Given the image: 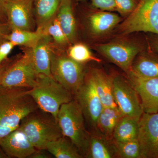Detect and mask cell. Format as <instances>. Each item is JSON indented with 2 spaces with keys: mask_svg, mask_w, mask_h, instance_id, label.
<instances>
[{
  "mask_svg": "<svg viewBox=\"0 0 158 158\" xmlns=\"http://www.w3.org/2000/svg\"><path fill=\"white\" fill-rule=\"evenodd\" d=\"M100 53L127 73L140 49L135 44L124 42L111 43L96 47Z\"/></svg>",
  "mask_w": 158,
  "mask_h": 158,
  "instance_id": "cell-13",
  "label": "cell"
},
{
  "mask_svg": "<svg viewBox=\"0 0 158 158\" xmlns=\"http://www.w3.org/2000/svg\"><path fill=\"white\" fill-rule=\"evenodd\" d=\"M123 116L118 107H103L98 119L96 127L109 140L113 138L114 130Z\"/></svg>",
  "mask_w": 158,
  "mask_h": 158,
  "instance_id": "cell-20",
  "label": "cell"
},
{
  "mask_svg": "<svg viewBox=\"0 0 158 158\" xmlns=\"http://www.w3.org/2000/svg\"><path fill=\"white\" fill-rule=\"evenodd\" d=\"M62 0H34V14L36 29L45 30L56 17Z\"/></svg>",
  "mask_w": 158,
  "mask_h": 158,
  "instance_id": "cell-16",
  "label": "cell"
},
{
  "mask_svg": "<svg viewBox=\"0 0 158 158\" xmlns=\"http://www.w3.org/2000/svg\"><path fill=\"white\" fill-rule=\"evenodd\" d=\"M127 73L141 100L144 113H158V78L142 77L131 70Z\"/></svg>",
  "mask_w": 158,
  "mask_h": 158,
  "instance_id": "cell-12",
  "label": "cell"
},
{
  "mask_svg": "<svg viewBox=\"0 0 158 158\" xmlns=\"http://www.w3.org/2000/svg\"><path fill=\"white\" fill-rule=\"evenodd\" d=\"M153 46L155 49L158 52V40H156L154 43Z\"/></svg>",
  "mask_w": 158,
  "mask_h": 158,
  "instance_id": "cell-37",
  "label": "cell"
},
{
  "mask_svg": "<svg viewBox=\"0 0 158 158\" xmlns=\"http://www.w3.org/2000/svg\"><path fill=\"white\" fill-rule=\"evenodd\" d=\"M51 72L52 77L73 95L84 83L85 74L83 64L74 61L62 52L53 51L52 48Z\"/></svg>",
  "mask_w": 158,
  "mask_h": 158,
  "instance_id": "cell-5",
  "label": "cell"
},
{
  "mask_svg": "<svg viewBox=\"0 0 158 158\" xmlns=\"http://www.w3.org/2000/svg\"><path fill=\"white\" fill-rule=\"evenodd\" d=\"M119 29L123 34L144 32L158 35V0H140Z\"/></svg>",
  "mask_w": 158,
  "mask_h": 158,
  "instance_id": "cell-6",
  "label": "cell"
},
{
  "mask_svg": "<svg viewBox=\"0 0 158 158\" xmlns=\"http://www.w3.org/2000/svg\"><path fill=\"white\" fill-rule=\"evenodd\" d=\"M11 31L8 23L0 21V45L6 41V37Z\"/></svg>",
  "mask_w": 158,
  "mask_h": 158,
  "instance_id": "cell-32",
  "label": "cell"
},
{
  "mask_svg": "<svg viewBox=\"0 0 158 158\" xmlns=\"http://www.w3.org/2000/svg\"><path fill=\"white\" fill-rule=\"evenodd\" d=\"M0 147L9 157L29 158L36 150L19 127L1 139Z\"/></svg>",
  "mask_w": 158,
  "mask_h": 158,
  "instance_id": "cell-14",
  "label": "cell"
},
{
  "mask_svg": "<svg viewBox=\"0 0 158 158\" xmlns=\"http://www.w3.org/2000/svg\"><path fill=\"white\" fill-rule=\"evenodd\" d=\"M56 17L69 43H73L76 40L77 26L72 0H62Z\"/></svg>",
  "mask_w": 158,
  "mask_h": 158,
  "instance_id": "cell-18",
  "label": "cell"
},
{
  "mask_svg": "<svg viewBox=\"0 0 158 158\" xmlns=\"http://www.w3.org/2000/svg\"><path fill=\"white\" fill-rule=\"evenodd\" d=\"M93 79L99 97L103 107H117L113 93V78L101 69H92L90 72Z\"/></svg>",
  "mask_w": 158,
  "mask_h": 158,
  "instance_id": "cell-17",
  "label": "cell"
},
{
  "mask_svg": "<svg viewBox=\"0 0 158 158\" xmlns=\"http://www.w3.org/2000/svg\"><path fill=\"white\" fill-rule=\"evenodd\" d=\"M93 8L102 11H116L114 0H90Z\"/></svg>",
  "mask_w": 158,
  "mask_h": 158,
  "instance_id": "cell-30",
  "label": "cell"
},
{
  "mask_svg": "<svg viewBox=\"0 0 158 158\" xmlns=\"http://www.w3.org/2000/svg\"><path fill=\"white\" fill-rule=\"evenodd\" d=\"M67 55L74 61L81 64L90 61L99 62L101 61L94 56L88 47L82 43L75 44L71 46L67 51Z\"/></svg>",
  "mask_w": 158,
  "mask_h": 158,
  "instance_id": "cell-26",
  "label": "cell"
},
{
  "mask_svg": "<svg viewBox=\"0 0 158 158\" xmlns=\"http://www.w3.org/2000/svg\"><path fill=\"white\" fill-rule=\"evenodd\" d=\"M28 93L40 110L52 115L57 121L61 106L73 100V96L52 77L44 74L37 75L35 85L29 88Z\"/></svg>",
  "mask_w": 158,
  "mask_h": 158,
  "instance_id": "cell-2",
  "label": "cell"
},
{
  "mask_svg": "<svg viewBox=\"0 0 158 158\" xmlns=\"http://www.w3.org/2000/svg\"><path fill=\"white\" fill-rule=\"evenodd\" d=\"M45 32L37 28L34 31L12 29L6 37V41H10L15 46L32 48Z\"/></svg>",
  "mask_w": 158,
  "mask_h": 158,
  "instance_id": "cell-24",
  "label": "cell"
},
{
  "mask_svg": "<svg viewBox=\"0 0 158 158\" xmlns=\"http://www.w3.org/2000/svg\"><path fill=\"white\" fill-rule=\"evenodd\" d=\"M28 88L0 85V140L19 127L23 118L38 109Z\"/></svg>",
  "mask_w": 158,
  "mask_h": 158,
  "instance_id": "cell-1",
  "label": "cell"
},
{
  "mask_svg": "<svg viewBox=\"0 0 158 158\" xmlns=\"http://www.w3.org/2000/svg\"><path fill=\"white\" fill-rule=\"evenodd\" d=\"M75 96L84 116L92 126L96 127L98 119L103 106L90 72L85 75L84 83Z\"/></svg>",
  "mask_w": 158,
  "mask_h": 158,
  "instance_id": "cell-11",
  "label": "cell"
},
{
  "mask_svg": "<svg viewBox=\"0 0 158 158\" xmlns=\"http://www.w3.org/2000/svg\"><path fill=\"white\" fill-rule=\"evenodd\" d=\"M46 150L57 158H81L83 156L70 139L63 135L49 142Z\"/></svg>",
  "mask_w": 158,
  "mask_h": 158,
  "instance_id": "cell-22",
  "label": "cell"
},
{
  "mask_svg": "<svg viewBox=\"0 0 158 158\" xmlns=\"http://www.w3.org/2000/svg\"><path fill=\"white\" fill-rule=\"evenodd\" d=\"M52 37L46 32L40 37L32 48L34 65L37 74L52 76L51 54L52 43Z\"/></svg>",
  "mask_w": 158,
  "mask_h": 158,
  "instance_id": "cell-15",
  "label": "cell"
},
{
  "mask_svg": "<svg viewBox=\"0 0 158 158\" xmlns=\"http://www.w3.org/2000/svg\"><path fill=\"white\" fill-rule=\"evenodd\" d=\"M121 18L111 11H102L95 12L89 18L90 31L95 36L106 34L120 22Z\"/></svg>",
  "mask_w": 158,
  "mask_h": 158,
  "instance_id": "cell-19",
  "label": "cell"
},
{
  "mask_svg": "<svg viewBox=\"0 0 158 158\" xmlns=\"http://www.w3.org/2000/svg\"><path fill=\"white\" fill-rule=\"evenodd\" d=\"M140 0H114L116 11L122 15L128 16L136 8Z\"/></svg>",
  "mask_w": 158,
  "mask_h": 158,
  "instance_id": "cell-29",
  "label": "cell"
},
{
  "mask_svg": "<svg viewBox=\"0 0 158 158\" xmlns=\"http://www.w3.org/2000/svg\"><path fill=\"white\" fill-rule=\"evenodd\" d=\"M8 156L6 154V153L0 150V158H7Z\"/></svg>",
  "mask_w": 158,
  "mask_h": 158,
  "instance_id": "cell-36",
  "label": "cell"
},
{
  "mask_svg": "<svg viewBox=\"0 0 158 158\" xmlns=\"http://www.w3.org/2000/svg\"><path fill=\"white\" fill-rule=\"evenodd\" d=\"M85 116L80 105L73 100L61 106L58 122L63 135L70 139L82 156H86L90 135L85 128Z\"/></svg>",
  "mask_w": 158,
  "mask_h": 158,
  "instance_id": "cell-4",
  "label": "cell"
},
{
  "mask_svg": "<svg viewBox=\"0 0 158 158\" xmlns=\"http://www.w3.org/2000/svg\"><path fill=\"white\" fill-rule=\"evenodd\" d=\"M77 2H85L86 0H76Z\"/></svg>",
  "mask_w": 158,
  "mask_h": 158,
  "instance_id": "cell-38",
  "label": "cell"
},
{
  "mask_svg": "<svg viewBox=\"0 0 158 158\" xmlns=\"http://www.w3.org/2000/svg\"><path fill=\"white\" fill-rule=\"evenodd\" d=\"M45 150L36 149V150L29 158H50L51 156L45 152Z\"/></svg>",
  "mask_w": 158,
  "mask_h": 158,
  "instance_id": "cell-34",
  "label": "cell"
},
{
  "mask_svg": "<svg viewBox=\"0 0 158 158\" xmlns=\"http://www.w3.org/2000/svg\"><path fill=\"white\" fill-rule=\"evenodd\" d=\"M19 127L36 149L46 150L49 142L63 136L56 119L39 108L23 118Z\"/></svg>",
  "mask_w": 158,
  "mask_h": 158,
  "instance_id": "cell-3",
  "label": "cell"
},
{
  "mask_svg": "<svg viewBox=\"0 0 158 158\" xmlns=\"http://www.w3.org/2000/svg\"><path fill=\"white\" fill-rule=\"evenodd\" d=\"M7 23L11 30L34 31L36 23L34 14V0H2Z\"/></svg>",
  "mask_w": 158,
  "mask_h": 158,
  "instance_id": "cell-9",
  "label": "cell"
},
{
  "mask_svg": "<svg viewBox=\"0 0 158 158\" xmlns=\"http://www.w3.org/2000/svg\"><path fill=\"white\" fill-rule=\"evenodd\" d=\"M16 60V59H14L13 60H11V59L6 60V59L0 65V85H1L3 77L6 70Z\"/></svg>",
  "mask_w": 158,
  "mask_h": 158,
  "instance_id": "cell-33",
  "label": "cell"
},
{
  "mask_svg": "<svg viewBox=\"0 0 158 158\" xmlns=\"http://www.w3.org/2000/svg\"><path fill=\"white\" fill-rule=\"evenodd\" d=\"M45 32L52 37L55 46L58 47L59 49L65 47L69 44L56 17L48 25Z\"/></svg>",
  "mask_w": 158,
  "mask_h": 158,
  "instance_id": "cell-28",
  "label": "cell"
},
{
  "mask_svg": "<svg viewBox=\"0 0 158 158\" xmlns=\"http://www.w3.org/2000/svg\"><path fill=\"white\" fill-rule=\"evenodd\" d=\"M116 154L123 158H141L137 139L124 142H114Z\"/></svg>",
  "mask_w": 158,
  "mask_h": 158,
  "instance_id": "cell-27",
  "label": "cell"
},
{
  "mask_svg": "<svg viewBox=\"0 0 158 158\" xmlns=\"http://www.w3.org/2000/svg\"><path fill=\"white\" fill-rule=\"evenodd\" d=\"M23 54L6 70L1 85L7 88H31L37 77L32 48H25Z\"/></svg>",
  "mask_w": 158,
  "mask_h": 158,
  "instance_id": "cell-7",
  "label": "cell"
},
{
  "mask_svg": "<svg viewBox=\"0 0 158 158\" xmlns=\"http://www.w3.org/2000/svg\"><path fill=\"white\" fill-rule=\"evenodd\" d=\"M105 137L102 138L97 135H90L89 146L85 156L89 158H111L116 154L115 144L110 142Z\"/></svg>",
  "mask_w": 158,
  "mask_h": 158,
  "instance_id": "cell-21",
  "label": "cell"
},
{
  "mask_svg": "<svg viewBox=\"0 0 158 158\" xmlns=\"http://www.w3.org/2000/svg\"><path fill=\"white\" fill-rule=\"evenodd\" d=\"M0 21L7 22V17L3 6L2 0H0Z\"/></svg>",
  "mask_w": 158,
  "mask_h": 158,
  "instance_id": "cell-35",
  "label": "cell"
},
{
  "mask_svg": "<svg viewBox=\"0 0 158 158\" xmlns=\"http://www.w3.org/2000/svg\"><path fill=\"white\" fill-rule=\"evenodd\" d=\"M131 70L142 77L158 78V59L145 56L139 57L133 62Z\"/></svg>",
  "mask_w": 158,
  "mask_h": 158,
  "instance_id": "cell-25",
  "label": "cell"
},
{
  "mask_svg": "<svg viewBox=\"0 0 158 158\" xmlns=\"http://www.w3.org/2000/svg\"><path fill=\"white\" fill-rule=\"evenodd\" d=\"M139 120L123 116L116 125L113 134L114 142H124L137 139Z\"/></svg>",
  "mask_w": 158,
  "mask_h": 158,
  "instance_id": "cell-23",
  "label": "cell"
},
{
  "mask_svg": "<svg viewBox=\"0 0 158 158\" xmlns=\"http://www.w3.org/2000/svg\"><path fill=\"white\" fill-rule=\"evenodd\" d=\"M113 93L115 102L123 115L139 120L144 111L138 93L131 83L121 77H114Z\"/></svg>",
  "mask_w": 158,
  "mask_h": 158,
  "instance_id": "cell-8",
  "label": "cell"
},
{
  "mask_svg": "<svg viewBox=\"0 0 158 158\" xmlns=\"http://www.w3.org/2000/svg\"><path fill=\"white\" fill-rule=\"evenodd\" d=\"M15 46L9 41H6L0 45V65L7 59Z\"/></svg>",
  "mask_w": 158,
  "mask_h": 158,
  "instance_id": "cell-31",
  "label": "cell"
},
{
  "mask_svg": "<svg viewBox=\"0 0 158 158\" xmlns=\"http://www.w3.org/2000/svg\"><path fill=\"white\" fill-rule=\"evenodd\" d=\"M137 140L141 158H158V113H143Z\"/></svg>",
  "mask_w": 158,
  "mask_h": 158,
  "instance_id": "cell-10",
  "label": "cell"
}]
</instances>
